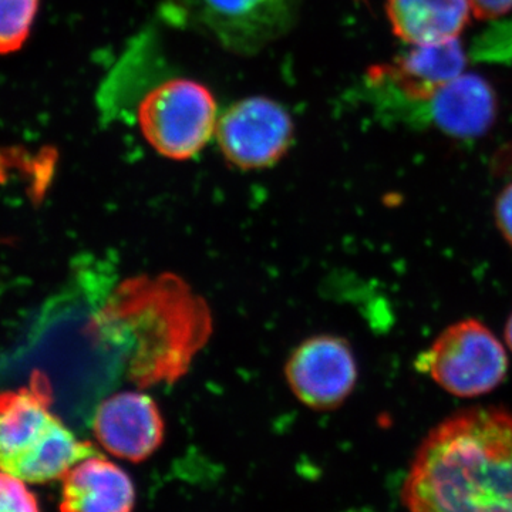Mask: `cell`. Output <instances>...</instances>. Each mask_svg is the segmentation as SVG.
<instances>
[{"label": "cell", "mask_w": 512, "mask_h": 512, "mask_svg": "<svg viewBox=\"0 0 512 512\" xmlns=\"http://www.w3.org/2000/svg\"><path fill=\"white\" fill-rule=\"evenodd\" d=\"M407 512H512V412L474 407L424 437L404 478Z\"/></svg>", "instance_id": "1"}, {"label": "cell", "mask_w": 512, "mask_h": 512, "mask_svg": "<svg viewBox=\"0 0 512 512\" xmlns=\"http://www.w3.org/2000/svg\"><path fill=\"white\" fill-rule=\"evenodd\" d=\"M394 35L412 46L458 39L473 13L468 0H387Z\"/></svg>", "instance_id": "13"}, {"label": "cell", "mask_w": 512, "mask_h": 512, "mask_svg": "<svg viewBox=\"0 0 512 512\" xmlns=\"http://www.w3.org/2000/svg\"><path fill=\"white\" fill-rule=\"evenodd\" d=\"M40 0H0V55L18 52L29 39Z\"/></svg>", "instance_id": "14"}, {"label": "cell", "mask_w": 512, "mask_h": 512, "mask_svg": "<svg viewBox=\"0 0 512 512\" xmlns=\"http://www.w3.org/2000/svg\"><path fill=\"white\" fill-rule=\"evenodd\" d=\"M350 512H375V511L360 510V511H350Z\"/></svg>", "instance_id": "19"}, {"label": "cell", "mask_w": 512, "mask_h": 512, "mask_svg": "<svg viewBox=\"0 0 512 512\" xmlns=\"http://www.w3.org/2000/svg\"><path fill=\"white\" fill-rule=\"evenodd\" d=\"M301 0H171V22L237 55H255L295 26Z\"/></svg>", "instance_id": "4"}, {"label": "cell", "mask_w": 512, "mask_h": 512, "mask_svg": "<svg viewBox=\"0 0 512 512\" xmlns=\"http://www.w3.org/2000/svg\"><path fill=\"white\" fill-rule=\"evenodd\" d=\"M478 19H497L512 10V0H468Z\"/></svg>", "instance_id": "17"}, {"label": "cell", "mask_w": 512, "mask_h": 512, "mask_svg": "<svg viewBox=\"0 0 512 512\" xmlns=\"http://www.w3.org/2000/svg\"><path fill=\"white\" fill-rule=\"evenodd\" d=\"M50 406L52 389L43 376L33 377L29 386L0 392V471L25 483H49L99 454L77 439Z\"/></svg>", "instance_id": "3"}, {"label": "cell", "mask_w": 512, "mask_h": 512, "mask_svg": "<svg viewBox=\"0 0 512 512\" xmlns=\"http://www.w3.org/2000/svg\"><path fill=\"white\" fill-rule=\"evenodd\" d=\"M100 319L111 336L134 342L130 373L140 384L183 375L210 332L207 309L174 276L127 282Z\"/></svg>", "instance_id": "2"}, {"label": "cell", "mask_w": 512, "mask_h": 512, "mask_svg": "<svg viewBox=\"0 0 512 512\" xmlns=\"http://www.w3.org/2000/svg\"><path fill=\"white\" fill-rule=\"evenodd\" d=\"M0 512H40L25 481L5 471H0Z\"/></svg>", "instance_id": "15"}, {"label": "cell", "mask_w": 512, "mask_h": 512, "mask_svg": "<svg viewBox=\"0 0 512 512\" xmlns=\"http://www.w3.org/2000/svg\"><path fill=\"white\" fill-rule=\"evenodd\" d=\"M286 382L293 394L313 410L338 409L357 382V363L348 340L335 335L306 339L289 356Z\"/></svg>", "instance_id": "8"}, {"label": "cell", "mask_w": 512, "mask_h": 512, "mask_svg": "<svg viewBox=\"0 0 512 512\" xmlns=\"http://www.w3.org/2000/svg\"><path fill=\"white\" fill-rule=\"evenodd\" d=\"M495 221L503 237L512 245V184L504 188L495 202Z\"/></svg>", "instance_id": "16"}, {"label": "cell", "mask_w": 512, "mask_h": 512, "mask_svg": "<svg viewBox=\"0 0 512 512\" xmlns=\"http://www.w3.org/2000/svg\"><path fill=\"white\" fill-rule=\"evenodd\" d=\"M134 507L133 480L99 454L84 458L63 477L62 512H133Z\"/></svg>", "instance_id": "12"}, {"label": "cell", "mask_w": 512, "mask_h": 512, "mask_svg": "<svg viewBox=\"0 0 512 512\" xmlns=\"http://www.w3.org/2000/svg\"><path fill=\"white\" fill-rule=\"evenodd\" d=\"M429 103L433 123L447 136L461 140L485 136L497 119L493 86L478 74H460L444 84Z\"/></svg>", "instance_id": "11"}, {"label": "cell", "mask_w": 512, "mask_h": 512, "mask_svg": "<svg viewBox=\"0 0 512 512\" xmlns=\"http://www.w3.org/2000/svg\"><path fill=\"white\" fill-rule=\"evenodd\" d=\"M466 52L460 40L413 46L392 64L376 67L370 76L390 80L410 100L430 101L441 87L464 73Z\"/></svg>", "instance_id": "10"}, {"label": "cell", "mask_w": 512, "mask_h": 512, "mask_svg": "<svg viewBox=\"0 0 512 512\" xmlns=\"http://www.w3.org/2000/svg\"><path fill=\"white\" fill-rule=\"evenodd\" d=\"M505 340H507V345L512 350V313L508 318L507 326H505Z\"/></svg>", "instance_id": "18"}, {"label": "cell", "mask_w": 512, "mask_h": 512, "mask_svg": "<svg viewBox=\"0 0 512 512\" xmlns=\"http://www.w3.org/2000/svg\"><path fill=\"white\" fill-rule=\"evenodd\" d=\"M416 367L453 396L477 397L493 392L504 382L508 357L487 326L466 319L440 333L417 357Z\"/></svg>", "instance_id": "6"}, {"label": "cell", "mask_w": 512, "mask_h": 512, "mask_svg": "<svg viewBox=\"0 0 512 512\" xmlns=\"http://www.w3.org/2000/svg\"><path fill=\"white\" fill-rule=\"evenodd\" d=\"M93 433L113 456L140 463L163 444L164 419L157 403L147 394L123 392L97 407Z\"/></svg>", "instance_id": "9"}, {"label": "cell", "mask_w": 512, "mask_h": 512, "mask_svg": "<svg viewBox=\"0 0 512 512\" xmlns=\"http://www.w3.org/2000/svg\"><path fill=\"white\" fill-rule=\"evenodd\" d=\"M215 136L229 163L242 170H259L285 156L293 140V123L281 104L251 97L232 104L218 117Z\"/></svg>", "instance_id": "7"}, {"label": "cell", "mask_w": 512, "mask_h": 512, "mask_svg": "<svg viewBox=\"0 0 512 512\" xmlns=\"http://www.w3.org/2000/svg\"><path fill=\"white\" fill-rule=\"evenodd\" d=\"M217 101L204 84L168 79L151 87L138 103L141 133L158 154L188 160L210 143L217 130Z\"/></svg>", "instance_id": "5"}]
</instances>
